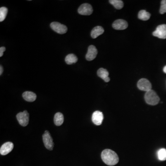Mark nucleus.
Segmentation results:
<instances>
[{
	"label": "nucleus",
	"mask_w": 166,
	"mask_h": 166,
	"mask_svg": "<svg viewBox=\"0 0 166 166\" xmlns=\"http://www.w3.org/2000/svg\"><path fill=\"white\" fill-rule=\"evenodd\" d=\"M101 158L103 162L109 166H114L117 164L119 161L118 155L110 149L103 150L101 154Z\"/></svg>",
	"instance_id": "1"
},
{
	"label": "nucleus",
	"mask_w": 166,
	"mask_h": 166,
	"mask_svg": "<svg viewBox=\"0 0 166 166\" xmlns=\"http://www.w3.org/2000/svg\"><path fill=\"white\" fill-rule=\"evenodd\" d=\"M144 99L147 104L151 105H155L159 102L160 98L154 90H149L146 92Z\"/></svg>",
	"instance_id": "2"
},
{
	"label": "nucleus",
	"mask_w": 166,
	"mask_h": 166,
	"mask_svg": "<svg viewBox=\"0 0 166 166\" xmlns=\"http://www.w3.org/2000/svg\"><path fill=\"white\" fill-rule=\"evenodd\" d=\"M42 140L46 149L50 150H52L53 149L54 143L53 138L51 137L50 133L48 131H46L45 134L42 135Z\"/></svg>",
	"instance_id": "3"
},
{
	"label": "nucleus",
	"mask_w": 166,
	"mask_h": 166,
	"mask_svg": "<svg viewBox=\"0 0 166 166\" xmlns=\"http://www.w3.org/2000/svg\"><path fill=\"white\" fill-rule=\"evenodd\" d=\"M16 118L19 124L23 126H25L29 124V114L27 111L18 113L17 114Z\"/></svg>",
	"instance_id": "4"
},
{
	"label": "nucleus",
	"mask_w": 166,
	"mask_h": 166,
	"mask_svg": "<svg viewBox=\"0 0 166 166\" xmlns=\"http://www.w3.org/2000/svg\"><path fill=\"white\" fill-rule=\"evenodd\" d=\"M50 27L54 32L60 34L66 33L67 31V27L59 22H52L50 24Z\"/></svg>",
	"instance_id": "5"
},
{
	"label": "nucleus",
	"mask_w": 166,
	"mask_h": 166,
	"mask_svg": "<svg viewBox=\"0 0 166 166\" xmlns=\"http://www.w3.org/2000/svg\"><path fill=\"white\" fill-rule=\"evenodd\" d=\"M138 87L139 90L143 91H147L151 90L152 88L151 83L146 78H141L138 81Z\"/></svg>",
	"instance_id": "6"
},
{
	"label": "nucleus",
	"mask_w": 166,
	"mask_h": 166,
	"mask_svg": "<svg viewBox=\"0 0 166 166\" xmlns=\"http://www.w3.org/2000/svg\"><path fill=\"white\" fill-rule=\"evenodd\" d=\"M153 35L161 39L166 38V25L163 24L158 25L153 32Z\"/></svg>",
	"instance_id": "7"
},
{
	"label": "nucleus",
	"mask_w": 166,
	"mask_h": 166,
	"mask_svg": "<svg viewBox=\"0 0 166 166\" xmlns=\"http://www.w3.org/2000/svg\"><path fill=\"white\" fill-rule=\"evenodd\" d=\"M93 8L90 4H82L78 9V13L81 15H90L93 13Z\"/></svg>",
	"instance_id": "8"
},
{
	"label": "nucleus",
	"mask_w": 166,
	"mask_h": 166,
	"mask_svg": "<svg viewBox=\"0 0 166 166\" xmlns=\"http://www.w3.org/2000/svg\"><path fill=\"white\" fill-rule=\"evenodd\" d=\"M98 51L97 48L94 45H90L88 48V52L86 54V59L88 61H91L96 58Z\"/></svg>",
	"instance_id": "9"
},
{
	"label": "nucleus",
	"mask_w": 166,
	"mask_h": 166,
	"mask_svg": "<svg viewBox=\"0 0 166 166\" xmlns=\"http://www.w3.org/2000/svg\"><path fill=\"white\" fill-rule=\"evenodd\" d=\"M103 119V115L102 112L99 111H96L94 112L92 116V121L94 124L97 126L101 125Z\"/></svg>",
	"instance_id": "10"
},
{
	"label": "nucleus",
	"mask_w": 166,
	"mask_h": 166,
	"mask_svg": "<svg viewBox=\"0 0 166 166\" xmlns=\"http://www.w3.org/2000/svg\"><path fill=\"white\" fill-rule=\"evenodd\" d=\"M113 28L117 30H123L127 28L128 25L125 20H117L113 23Z\"/></svg>",
	"instance_id": "11"
},
{
	"label": "nucleus",
	"mask_w": 166,
	"mask_h": 166,
	"mask_svg": "<svg viewBox=\"0 0 166 166\" xmlns=\"http://www.w3.org/2000/svg\"><path fill=\"white\" fill-rule=\"evenodd\" d=\"M13 144L10 142L4 143L0 149V153L1 155H6L10 153L13 149Z\"/></svg>",
	"instance_id": "12"
},
{
	"label": "nucleus",
	"mask_w": 166,
	"mask_h": 166,
	"mask_svg": "<svg viewBox=\"0 0 166 166\" xmlns=\"http://www.w3.org/2000/svg\"><path fill=\"white\" fill-rule=\"evenodd\" d=\"M97 73L98 77L102 78L105 82H109L110 80L109 77V72L105 69L101 68L97 71Z\"/></svg>",
	"instance_id": "13"
},
{
	"label": "nucleus",
	"mask_w": 166,
	"mask_h": 166,
	"mask_svg": "<svg viewBox=\"0 0 166 166\" xmlns=\"http://www.w3.org/2000/svg\"><path fill=\"white\" fill-rule=\"evenodd\" d=\"M22 96L25 101L29 102H33L35 101L37 98L36 94L32 91H25L23 93Z\"/></svg>",
	"instance_id": "14"
},
{
	"label": "nucleus",
	"mask_w": 166,
	"mask_h": 166,
	"mask_svg": "<svg viewBox=\"0 0 166 166\" xmlns=\"http://www.w3.org/2000/svg\"><path fill=\"white\" fill-rule=\"evenodd\" d=\"M104 30L102 26H97L94 27L91 32V37L92 38H96L98 36L102 35L104 32Z\"/></svg>",
	"instance_id": "15"
},
{
	"label": "nucleus",
	"mask_w": 166,
	"mask_h": 166,
	"mask_svg": "<svg viewBox=\"0 0 166 166\" xmlns=\"http://www.w3.org/2000/svg\"><path fill=\"white\" fill-rule=\"evenodd\" d=\"M64 122V116L62 113H57L55 114L54 117V123L55 125L57 126H61Z\"/></svg>",
	"instance_id": "16"
},
{
	"label": "nucleus",
	"mask_w": 166,
	"mask_h": 166,
	"mask_svg": "<svg viewBox=\"0 0 166 166\" xmlns=\"http://www.w3.org/2000/svg\"><path fill=\"white\" fill-rule=\"evenodd\" d=\"M77 57L75 54H70L66 57L65 61L68 65H72L73 63H76L78 61Z\"/></svg>",
	"instance_id": "17"
},
{
	"label": "nucleus",
	"mask_w": 166,
	"mask_h": 166,
	"mask_svg": "<svg viewBox=\"0 0 166 166\" xmlns=\"http://www.w3.org/2000/svg\"><path fill=\"white\" fill-rule=\"evenodd\" d=\"M150 14L146 10H142L139 11L138 14V18L140 20L143 21L148 20L150 17Z\"/></svg>",
	"instance_id": "18"
},
{
	"label": "nucleus",
	"mask_w": 166,
	"mask_h": 166,
	"mask_svg": "<svg viewBox=\"0 0 166 166\" xmlns=\"http://www.w3.org/2000/svg\"><path fill=\"white\" fill-rule=\"evenodd\" d=\"M109 2L117 9H121L124 6V4L121 0H110Z\"/></svg>",
	"instance_id": "19"
},
{
	"label": "nucleus",
	"mask_w": 166,
	"mask_h": 166,
	"mask_svg": "<svg viewBox=\"0 0 166 166\" xmlns=\"http://www.w3.org/2000/svg\"><path fill=\"white\" fill-rule=\"evenodd\" d=\"M8 13V9L6 7H2L0 8V22L4 20Z\"/></svg>",
	"instance_id": "20"
},
{
	"label": "nucleus",
	"mask_w": 166,
	"mask_h": 166,
	"mask_svg": "<svg viewBox=\"0 0 166 166\" xmlns=\"http://www.w3.org/2000/svg\"><path fill=\"white\" fill-rule=\"evenodd\" d=\"M158 158L160 161L166 160V149H161L158 152Z\"/></svg>",
	"instance_id": "21"
},
{
	"label": "nucleus",
	"mask_w": 166,
	"mask_h": 166,
	"mask_svg": "<svg viewBox=\"0 0 166 166\" xmlns=\"http://www.w3.org/2000/svg\"><path fill=\"white\" fill-rule=\"evenodd\" d=\"M166 13V0H162L161 1V8L160 9V13L164 14Z\"/></svg>",
	"instance_id": "22"
},
{
	"label": "nucleus",
	"mask_w": 166,
	"mask_h": 166,
	"mask_svg": "<svg viewBox=\"0 0 166 166\" xmlns=\"http://www.w3.org/2000/svg\"><path fill=\"white\" fill-rule=\"evenodd\" d=\"M6 51V48L4 47H1L0 48V57H2L4 55V52Z\"/></svg>",
	"instance_id": "23"
},
{
	"label": "nucleus",
	"mask_w": 166,
	"mask_h": 166,
	"mask_svg": "<svg viewBox=\"0 0 166 166\" xmlns=\"http://www.w3.org/2000/svg\"><path fill=\"white\" fill-rule=\"evenodd\" d=\"M4 72V69L2 66H0V75H1L2 74V73Z\"/></svg>",
	"instance_id": "24"
},
{
	"label": "nucleus",
	"mask_w": 166,
	"mask_h": 166,
	"mask_svg": "<svg viewBox=\"0 0 166 166\" xmlns=\"http://www.w3.org/2000/svg\"><path fill=\"white\" fill-rule=\"evenodd\" d=\"M163 71H164V73H166V66L164 67V69H163Z\"/></svg>",
	"instance_id": "25"
}]
</instances>
